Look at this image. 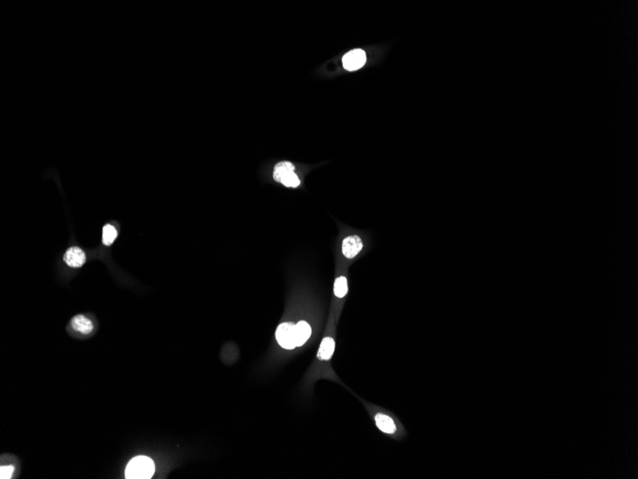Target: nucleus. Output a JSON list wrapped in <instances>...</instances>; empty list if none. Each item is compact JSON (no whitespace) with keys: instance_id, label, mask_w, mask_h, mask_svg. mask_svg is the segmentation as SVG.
I'll use <instances>...</instances> for the list:
<instances>
[{"instance_id":"nucleus-7","label":"nucleus","mask_w":638,"mask_h":479,"mask_svg":"<svg viewBox=\"0 0 638 479\" xmlns=\"http://www.w3.org/2000/svg\"><path fill=\"white\" fill-rule=\"evenodd\" d=\"M294 332H295L296 346H301L307 340H309L311 334V329L308 323L302 321L296 325H294Z\"/></svg>"},{"instance_id":"nucleus-4","label":"nucleus","mask_w":638,"mask_h":479,"mask_svg":"<svg viewBox=\"0 0 638 479\" xmlns=\"http://www.w3.org/2000/svg\"><path fill=\"white\" fill-rule=\"evenodd\" d=\"M366 53L362 49H354L347 53L342 58L343 67L348 71L360 69L366 63Z\"/></svg>"},{"instance_id":"nucleus-6","label":"nucleus","mask_w":638,"mask_h":479,"mask_svg":"<svg viewBox=\"0 0 638 479\" xmlns=\"http://www.w3.org/2000/svg\"><path fill=\"white\" fill-rule=\"evenodd\" d=\"M63 260L70 267L78 268V267H81L85 263L86 257H85V253L80 248L72 247L64 254Z\"/></svg>"},{"instance_id":"nucleus-8","label":"nucleus","mask_w":638,"mask_h":479,"mask_svg":"<svg viewBox=\"0 0 638 479\" xmlns=\"http://www.w3.org/2000/svg\"><path fill=\"white\" fill-rule=\"evenodd\" d=\"M71 326L76 330L82 334H89L93 331V323L82 315H78L71 320Z\"/></svg>"},{"instance_id":"nucleus-10","label":"nucleus","mask_w":638,"mask_h":479,"mask_svg":"<svg viewBox=\"0 0 638 479\" xmlns=\"http://www.w3.org/2000/svg\"><path fill=\"white\" fill-rule=\"evenodd\" d=\"M376 423H377V426L380 428V430L385 432V433L392 434L397 429V427H396L394 421L390 418L389 416L384 415V414H380V413L377 414Z\"/></svg>"},{"instance_id":"nucleus-2","label":"nucleus","mask_w":638,"mask_h":479,"mask_svg":"<svg viewBox=\"0 0 638 479\" xmlns=\"http://www.w3.org/2000/svg\"><path fill=\"white\" fill-rule=\"evenodd\" d=\"M274 179L287 188H297L300 180L295 173V167L291 162L283 161L276 164L274 169Z\"/></svg>"},{"instance_id":"nucleus-5","label":"nucleus","mask_w":638,"mask_h":479,"mask_svg":"<svg viewBox=\"0 0 638 479\" xmlns=\"http://www.w3.org/2000/svg\"><path fill=\"white\" fill-rule=\"evenodd\" d=\"M362 241L358 235H350L342 242V253L347 258H354L362 250Z\"/></svg>"},{"instance_id":"nucleus-13","label":"nucleus","mask_w":638,"mask_h":479,"mask_svg":"<svg viewBox=\"0 0 638 479\" xmlns=\"http://www.w3.org/2000/svg\"><path fill=\"white\" fill-rule=\"evenodd\" d=\"M15 471V468L13 466H3L0 468V478L1 479H9L11 478L12 474Z\"/></svg>"},{"instance_id":"nucleus-12","label":"nucleus","mask_w":638,"mask_h":479,"mask_svg":"<svg viewBox=\"0 0 638 479\" xmlns=\"http://www.w3.org/2000/svg\"><path fill=\"white\" fill-rule=\"evenodd\" d=\"M334 291H335V295L337 297H344L347 294L348 291V284H347V279L345 277H339L337 279L335 282V286H334Z\"/></svg>"},{"instance_id":"nucleus-3","label":"nucleus","mask_w":638,"mask_h":479,"mask_svg":"<svg viewBox=\"0 0 638 479\" xmlns=\"http://www.w3.org/2000/svg\"><path fill=\"white\" fill-rule=\"evenodd\" d=\"M276 340L279 345L285 349H293L296 347L294 325L292 323H282L277 327L276 333Z\"/></svg>"},{"instance_id":"nucleus-11","label":"nucleus","mask_w":638,"mask_h":479,"mask_svg":"<svg viewBox=\"0 0 638 479\" xmlns=\"http://www.w3.org/2000/svg\"><path fill=\"white\" fill-rule=\"evenodd\" d=\"M117 231L112 225H105L103 230V242L106 246H110L117 237Z\"/></svg>"},{"instance_id":"nucleus-9","label":"nucleus","mask_w":638,"mask_h":479,"mask_svg":"<svg viewBox=\"0 0 638 479\" xmlns=\"http://www.w3.org/2000/svg\"><path fill=\"white\" fill-rule=\"evenodd\" d=\"M335 346H336L335 340H333L332 338L328 337V338L323 339L321 344H320V347H319L318 354H317L318 359L323 360V361L330 360L333 356V354H334Z\"/></svg>"},{"instance_id":"nucleus-1","label":"nucleus","mask_w":638,"mask_h":479,"mask_svg":"<svg viewBox=\"0 0 638 479\" xmlns=\"http://www.w3.org/2000/svg\"><path fill=\"white\" fill-rule=\"evenodd\" d=\"M155 471V465L147 456H137L128 463L125 476L129 479L151 478Z\"/></svg>"}]
</instances>
